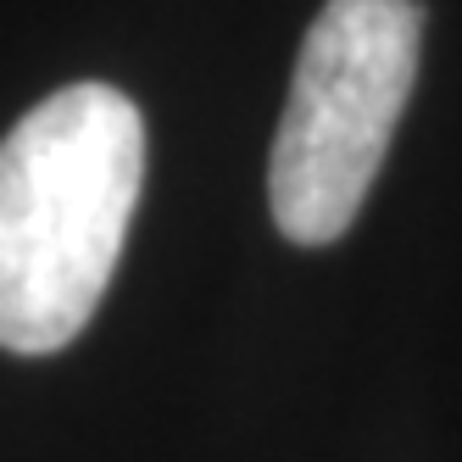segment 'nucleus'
<instances>
[{"label": "nucleus", "mask_w": 462, "mask_h": 462, "mask_svg": "<svg viewBox=\"0 0 462 462\" xmlns=\"http://www.w3.org/2000/svg\"><path fill=\"white\" fill-rule=\"evenodd\" d=\"M145 179L140 106L112 84H68L0 140V346L23 356L84 335Z\"/></svg>", "instance_id": "nucleus-1"}, {"label": "nucleus", "mask_w": 462, "mask_h": 462, "mask_svg": "<svg viewBox=\"0 0 462 462\" xmlns=\"http://www.w3.org/2000/svg\"><path fill=\"white\" fill-rule=\"evenodd\" d=\"M423 17L412 0H328L301 40L273 134L268 201L295 245H335L384 168L418 79Z\"/></svg>", "instance_id": "nucleus-2"}]
</instances>
